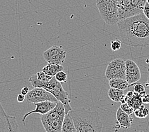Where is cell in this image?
<instances>
[{
  "label": "cell",
  "instance_id": "cell-28",
  "mask_svg": "<svg viewBox=\"0 0 149 132\" xmlns=\"http://www.w3.org/2000/svg\"><path fill=\"white\" fill-rule=\"evenodd\" d=\"M29 92V87H27V86L23 87L20 90V94H22V95H26V96L27 95V94Z\"/></svg>",
  "mask_w": 149,
  "mask_h": 132
},
{
  "label": "cell",
  "instance_id": "cell-10",
  "mask_svg": "<svg viewBox=\"0 0 149 132\" xmlns=\"http://www.w3.org/2000/svg\"><path fill=\"white\" fill-rule=\"evenodd\" d=\"M57 102H51V101H45V102L35 103L34 105L36 106V108H35V109H34L33 110H31V111H29L25 114L22 118V123H24V125H26V118L29 115H32V114L38 113V114H40L41 115H42L48 112L49 110H51L52 109H53L55 108Z\"/></svg>",
  "mask_w": 149,
  "mask_h": 132
},
{
  "label": "cell",
  "instance_id": "cell-1",
  "mask_svg": "<svg viewBox=\"0 0 149 132\" xmlns=\"http://www.w3.org/2000/svg\"><path fill=\"white\" fill-rule=\"evenodd\" d=\"M117 24L124 43L131 46H149V20L143 13L120 20Z\"/></svg>",
  "mask_w": 149,
  "mask_h": 132
},
{
  "label": "cell",
  "instance_id": "cell-5",
  "mask_svg": "<svg viewBox=\"0 0 149 132\" xmlns=\"http://www.w3.org/2000/svg\"><path fill=\"white\" fill-rule=\"evenodd\" d=\"M102 19L108 25H114L119 21L118 0H96Z\"/></svg>",
  "mask_w": 149,
  "mask_h": 132
},
{
  "label": "cell",
  "instance_id": "cell-2",
  "mask_svg": "<svg viewBox=\"0 0 149 132\" xmlns=\"http://www.w3.org/2000/svg\"><path fill=\"white\" fill-rule=\"evenodd\" d=\"M69 113L76 132H102L103 123L97 111L81 108L72 109Z\"/></svg>",
  "mask_w": 149,
  "mask_h": 132
},
{
  "label": "cell",
  "instance_id": "cell-14",
  "mask_svg": "<svg viewBox=\"0 0 149 132\" xmlns=\"http://www.w3.org/2000/svg\"><path fill=\"white\" fill-rule=\"evenodd\" d=\"M109 86L111 88L119 89L120 90H125L127 88L133 86L127 83L125 79H120V78H116V79L111 80L109 81Z\"/></svg>",
  "mask_w": 149,
  "mask_h": 132
},
{
  "label": "cell",
  "instance_id": "cell-11",
  "mask_svg": "<svg viewBox=\"0 0 149 132\" xmlns=\"http://www.w3.org/2000/svg\"><path fill=\"white\" fill-rule=\"evenodd\" d=\"M119 21L134 16L131 0H118Z\"/></svg>",
  "mask_w": 149,
  "mask_h": 132
},
{
  "label": "cell",
  "instance_id": "cell-12",
  "mask_svg": "<svg viewBox=\"0 0 149 132\" xmlns=\"http://www.w3.org/2000/svg\"><path fill=\"white\" fill-rule=\"evenodd\" d=\"M0 132H19L16 117L8 115L0 120Z\"/></svg>",
  "mask_w": 149,
  "mask_h": 132
},
{
  "label": "cell",
  "instance_id": "cell-19",
  "mask_svg": "<svg viewBox=\"0 0 149 132\" xmlns=\"http://www.w3.org/2000/svg\"><path fill=\"white\" fill-rule=\"evenodd\" d=\"M124 94L123 90L111 88L108 91V96L112 101L116 102H120V99Z\"/></svg>",
  "mask_w": 149,
  "mask_h": 132
},
{
  "label": "cell",
  "instance_id": "cell-9",
  "mask_svg": "<svg viewBox=\"0 0 149 132\" xmlns=\"http://www.w3.org/2000/svg\"><path fill=\"white\" fill-rule=\"evenodd\" d=\"M141 78V73L139 67L132 60L126 61V78L127 83L133 85Z\"/></svg>",
  "mask_w": 149,
  "mask_h": 132
},
{
  "label": "cell",
  "instance_id": "cell-16",
  "mask_svg": "<svg viewBox=\"0 0 149 132\" xmlns=\"http://www.w3.org/2000/svg\"><path fill=\"white\" fill-rule=\"evenodd\" d=\"M63 71V67L62 65H57V64H48L47 66H45L42 69V71L47 74L54 77L55 75L60 71Z\"/></svg>",
  "mask_w": 149,
  "mask_h": 132
},
{
  "label": "cell",
  "instance_id": "cell-8",
  "mask_svg": "<svg viewBox=\"0 0 149 132\" xmlns=\"http://www.w3.org/2000/svg\"><path fill=\"white\" fill-rule=\"evenodd\" d=\"M26 100L29 103H38L45 101L57 102L58 101L51 93L45 89L40 87H35L29 91L26 95Z\"/></svg>",
  "mask_w": 149,
  "mask_h": 132
},
{
  "label": "cell",
  "instance_id": "cell-27",
  "mask_svg": "<svg viewBox=\"0 0 149 132\" xmlns=\"http://www.w3.org/2000/svg\"><path fill=\"white\" fill-rule=\"evenodd\" d=\"M143 14L147 19L149 20V4L147 2L145 3L143 8Z\"/></svg>",
  "mask_w": 149,
  "mask_h": 132
},
{
  "label": "cell",
  "instance_id": "cell-31",
  "mask_svg": "<svg viewBox=\"0 0 149 132\" xmlns=\"http://www.w3.org/2000/svg\"><path fill=\"white\" fill-rule=\"evenodd\" d=\"M120 102H121L122 103H126V95L125 94H123V95L121 98H120Z\"/></svg>",
  "mask_w": 149,
  "mask_h": 132
},
{
  "label": "cell",
  "instance_id": "cell-3",
  "mask_svg": "<svg viewBox=\"0 0 149 132\" xmlns=\"http://www.w3.org/2000/svg\"><path fill=\"white\" fill-rule=\"evenodd\" d=\"M29 81L34 88H42L51 93L58 101L63 103L65 114H68L70 110H72V109L70 104V100L69 98L68 93L63 89L62 83L55 79V76L49 81L44 82L38 80L36 74H34L29 78Z\"/></svg>",
  "mask_w": 149,
  "mask_h": 132
},
{
  "label": "cell",
  "instance_id": "cell-20",
  "mask_svg": "<svg viewBox=\"0 0 149 132\" xmlns=\"http://www.w3.org/2000/svg\"><path fill=\"white\" fill-rule=\"evenodd\" d=\"M134 115L138 118H145L147 117L149 115V110L145 108V105L143 104L139 108L134 110Z\"/></svg>",
  "mask_w": 149,
  "mask_h": 132
},
{
  "label": "cell",
  "instance_id": "cell-34",
  "mask_svg": "<svg viewBox=\"0 0 149 132\" xmlns=\"http://www.w3.org/2000/svg\"><path fill=\"white\" fill-rule=\"evenodd\" d=\"M139 132H143V131H139Z\"/></svg>",
  "mask_w": 149,
  "mask_h": 132
},
{
  "label": "cell",
  "instance_id": "cell-7",
  "mask_svg": "<svg viewBox=\"0 0 149 132\" xmlns=\"http://www.w3.org/2000/svg\"><path fill=\"white\" fill-rule=\"evenodd\" d=\"M67 52L62 46L54 45L42 53V57L48 64L62 65L66 58Z\"/></svg>",
  "mask_w": 149,
  "mask_h": 132
},
{
  "label": "cell",
  "instance_id": "cell-17",
  "mask_svg": "<svg viewBox=\"0 0 149 132\" xmlns=\"http://www.w3.org/2000/svg\"><path fill=\"white\" fill-rule=\"evenodd\" d=\"M131 3L134 16L143 13V8L147 0H131Z\"/></svg>",
  "mask_w": 149,
  "mask_h": 132
},
{
  "label": "cell",
  "instance_id": "cell-22",
  "mask_svg": "<svg viewBox=\"0 0 149 132\" xmlns=\"http://www.w3.org/2000/svg\"><path fill=\"white\" fill-rule=\"evenodd\" d=\"M55 78L60 83H66L67 81V74L63 71L58 72L55 75Z\"/></svg>",
  "mask_w": 149,
  "mask_h": 132
},
{
  "label": "cell",
  "instance_id": "cell-24",
  "mask_svg": "<svg viewBox=\"0 0 149 132\" xmlns=\"http://www.w3.org/2000/svg\"><path fill=\"white\" fill-rule=\"evenodd\" d=\"M111 49L113 52L118 51L121 47V44L122 43L118 39H116L115 40H113L111 43Z\"/></svg>",
  "mask_w": 149,
  "mask_h": 132
},
{
  "label": "cell",
  "instance_id": "cell-30",
  "mask_svg": "<svg viewBox=\"0 0 149 132\" xmlns=\"http://www.w3.org/2000/svg\"><path fill=\"white\" fill-rule=\"evenodd\" d=\"M143 103H149V94H145L141 97Z\"/></svg>",
  "mask_w": 149,
  "mask_h": 132
},
{
  "label": "cell",
  "instance_id": "cell-23",
  "mask_svg": "<svg viewBox=\"0 0 149 132\" xmlns=\"http://www.w3.org/2000/svg\"><path fill=\"white\" fill-rule=\"evenodd\" d=\"M134 91L137 93V94H139L141 97H142L143 96H144L146 93H145V87L144 85H141V84H136L134 86Z\"/></svg>",
  "mask_w": 149,
  "mask_h": 132
},
{
  "label": "cell",
  "instance_id": "cell-33",
  "mask_svg": "<svg viewBox=\"0 0 149 132\" xmlns=\"http://www.w3.org/2000/svg\"><path fill=\"white\" fill-rule=\"evenodd\" d=\"M147 2L149 4V0H147Z\"/></svg>",
  "mask_w": 149,
  "mask_h": 132
},
{
  "label": "cell",
  "instance_id": "cell-18",
  "mask_svg": "<svg viewBox=\"0 0 149 132\" xmlns=\"http://www.w3.org/2000/svg\"><path fill=\"white\" fill-rule=\"evenodd\" d=\"M126 103H127L129 105L132 107L134 109V110L138 109L141 105L143 104L141 96L134 91L132 97L127 99Z\"/></svg>",
  "mask_w": 149,
  "mask_h": 132
},
{
  "label": "cell",
  "instance_id": "cell-26",
  "mask_svg": "<svg viewBox=\"0 0 149 132\" xmlns=\"http://www.w3.org/2000/svg\"><path fill=\"white\" fill-rule=\"evenodd\" d=\"M7 116H8V115L6 113L4 109H3L1 103H0V120L4 119Z\"/></svg>",
  "mask_w": 149,
  "mask_h": 132
},
{
  "label": "cell",
  "instance_id": "cell-32",
  "mask_svg": "<svg viewBox=\"0 0 149 132\" xmlns=\"http://www.w3.org/2000/svg\"><path fill=\"white\" fill-rule=\"evenodd\" d=\"M145 89H147V90H149V74L148 75L147 82L145 84Z\"/></svg>",
  "mask_w": 149,
  "mask_h": 132
},
{
  "label": "cell",
  "instance_id": "cell-15",
  "mask_svg": "<svg viewBox=\"0 0 149 132\" xmlns=\"http://www.w3.org/2000/svg\"><path fill=\"white\" fill-rule=\"evenodd\" d=\"M61 132H76L72 117L69 113L65 114L64 119L63 121Z\"/></svg>",
  "mask_w": 149,
  "mask_h": 132
},
{
  "label": "cell",
  "instance_id": "cell-25",
  "mask_svg": "<svg viewBox=\"0 0 149 132\" xmlns=\"http://www.w3.org/2000/svg\"><path fill=\"white\" fill-rule=\"evenodd\" d=\"M120 108H121L123 110H124V111L126 112L127 114H128L130 115H132V114L134 112V109L127 103H122Z\"/></svg>",
  "mask_w": 149,
  "mask_h": 132
},
{
  "label": "cell",
  "instance_id": "cell-29",
  "mask_svg": "<svg viewBox=\"0 0 149 132\" xmlns=\"http://www.w3.org/2000/svg\"><path fill=\"white\" fill-rule=\"evenodd\" d=\"M26 95H24L22 94H19L18 96H17V101H18L20 103L23 102L25 101V99H26Z\"/></svg>",
  "mask_w": 149,
  "mask_h": 132
},
{
  "label": "cell",
  "instance_id": "cell-4",
  "mask_svg": "<svg viewBox=\"0 0 149 132\" xmlns=\"http://www.w3.org/2000/svg\"><path fill=\"white\" fill-rule=\"evenodd\" d=\"M65 116L64 106L58 101L54 109L41 116V121L45 131L61 132Z\"/></svg>",
  "mask_w": 149,
  "mask_h": 132
},
{
  "label": "cell",
  "instance_id": "cell-21",
  "mask_svg": "<svg viewBox=\"0 0 149 132\" xmlns=\"http://www.w3.org/2000/svg\"><path fill=\"white\" fill-rule=\"evenodd\" d=\"M36 74L38 80L41 81H44V82L49 81V80H51L53 78V76H49V75L45 73L44 72H42V71H39V72H38Z\"/></svg>",
  "mask_w": 149,
  "mask_h": 132
},
{
  "label": "cell",
  "instance_id": "cell-13",
  "mask_svg": "<svg viewBox=\"0 0 149 132\" xmlns=\"http://www.w3.org/2000/svg\"><path fill=\"white\" fill-rule=\"evenodd\" d=\"M116 119L118 123V128H129L132 125L133 119L130 115L119 108L116 112Z\"/></svg>",
  "mask_w": 149,
  "mask_h": 132
},
{
  "label": "cell",
  "instance_id": "cell-6",
  "mask_svg": "<svg viewBox=\"0 0 149 132\" xmlns=\"http://www.w3.org/2000/svg\"><path fill=\"white\" fill-rule=\"evenodd\" d=\"M105 77L109 81L111 80L126 78V61L121 59H116L112 60L105 70Z\"/></svg>",
  "mask_w": 149,
  "mask_h": 132
}]
</instances>
